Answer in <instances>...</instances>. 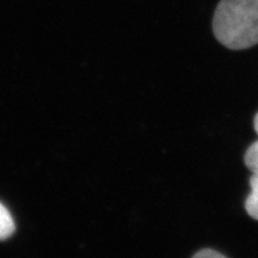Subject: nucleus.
Instances as JSON below:
<instances>
[{"instance_id":"f257e3e1","label":"nucleus","mask_w":258,"mask_h":258,"mask_svg":"<svg viewBox=\"0 0 258 258\" xmlns=\"http://www.w3.org/2000/svg\"><path fill=\"white\" fill-rule=\"evenodd\" d=\"M213 31L230 50L258 44V0H222L214 14Z\"/></svg>"},{"instance_id":"f03ea898","label":"nucleus","mask_w":258,"mask_h":258,"mask_svg":"<svg viewBox=\"0 0 258 258\" xmlns=\"http://www.w3.org/2000/svg\"><path fill=\"white\" fill-rule=\"evenodd\" d=\"M251 194L245 200V210L252 219L258 221V174H253L249 179Z\"/></svg>"},{"instance_id":"7ed1b4c3","label":"nucleus","mask_w":258,"mask_h":258,"mask_svg":"<svg viewBox=\"0 0 258 258\" xmlns=\"http://www.w3.org/2000/svg\"><path fill=\"white\" fill-rule=\"evenodd\" d=\"M15 231V224L12 215L2 203H0V241L10 238Z\"/></svg>"},{"instance_id":"20e7f679","label":"nucleus","mask_w":258,"mask_h":258,"mask_svg":"<svg viewBox=\"0 0 258 258\" xmlns=\"http://www.w3.org/2000/svg\"><path fill=\"white\" fill-rule=\"evenodd\" d=\"M244 163L253 174H258V141L253 143L245 152Z\"/></svg>"},{"instance_id":"39448f33","label":"nucleus","mask_w":258,"mask_h":258,"mask_svg":"<svg viewBox=\"0 0 258 258\" xmlns=\"http://www.w3.org/2000/svg\"><path fill=\"white\" fill-rule=\"evenodd\" d=\"M192 258H226L223 254L213 251V249L206 248V249H201L198 253L192 256Z\"/></svg>"},{"instance_id":"423d86ee","label":"nucleus","mask_w":258,"mask_h":258,"mask_svg":"<svg viewBox=\"0 0 258 258\" xmlns=\"http://www.w3.org/2000/svg\"><path fill=\"white\" fill-rule=\"evenodd\" d=\"M254 128H255V132L258 135V113L255 115V118H254Z\"/></svg>"}]
</instances>
